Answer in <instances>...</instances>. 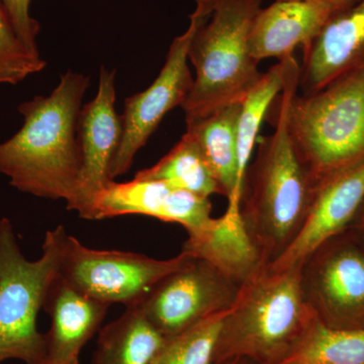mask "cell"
Instances as JSON below:
<instances>
[{
  "label": "cell",
  "instance_id": "7a4b0ae2",
  "mask_svg": "<svg viewBox=\"0 0 364 364\" xmlns=\"http://www.w3.org/2000/svg\"><path fill=\"white\" fill-rule=\"evenodd\" d=\"M90 85L88 76L68 71L51 95L20 105L23 126L0 143V173L13 188L37 198L71 200L81 166L78 119Z\"/></svg>",
  "mask_w": 364,
  "mask_h": 364
},
{
  "label": "cell",
  "instance_id": "5bb4252c",
  "mask_svg": "<svg viewBox=\"0 0 364 364\" xmlns=\"http://www.w3.org/2000/svg\"><path fill=\"white\" fill-rule=\"evenodd\" d=\"M303 54L299 82L301 95L321 90L364 66V0L335 14Z\"/></svg>",
  "mask_w": 364,
  "mask_h": 364
},
{
  "label": "cell",
  "instance_id": "cb8c5ba5",
  "mask_svg": "<svg viewBox=\"0 0 364 364\" xmlns=\"http://www.w3.org/2000/svg\"><path fill=\"white\" fill-rule=\"evenodd\" d=\"M46 65L41 54L23 44L0 2V85H18Z\"/></svg>",
  "mask_w": 364,
  "mask_h": 364
},
{
  "label": "cell",
  "instance_id": "44dd1931",
  "mask_svg": "<svg viewBox=\"0 0 364 364\" xmlns=\"http://www.w3.org/2000/svg\"><path fill=\"white\" fill-rule=\"evenodd\" d=\"M280 364H364V329H333L316 318Z\"/></svg>",
  "mask_w": 364,
  "mask_h": 364
},
{
  "label": "cell",
  "instance_id": "83f0119b",
  "mask_svg": "<svg viewBox=\"0 0 364 364\" xmlns=\"http://www.w3.org/2000/svg\"><path fill=\"white\" fill-rule=\"evenodd\" d=\"M213 364H258L253 363V361L248 360V359L245 358H227L223 359V360L215 361Z\"/></svg>",
  "mask_w": 364,
  "mask_h": 364
},
{
  "label": "cell",
  "instance_id": "9a60e30c",
  "mask_svg": "<svg viewBox=\"0 0 364 364\" xmlns=\"http://www.w3.org/2000/svg\"><path fill=\"white\" fill-rule=\"evenodd\" d=\"M109 308L57 274L43 306L51 318L46 364H79L81 351L100 331Z\"/></svg>",
  "mask_w": 364,
  "mask_h": 364
},
{
  "label": "cell",
  "instance_id": "2e32d148",
  "mask_svg": "<svg viewBox=\"0 0 364 364\" xmlns=\"http://www.w3.org/2000/svg\"><path fill=\"white\" fill-rule=\"evenodd\" d=\"M336 13V7L326 0H277L256 16L250 35L251 55L258 63L293 56L299 46L308 47Z\"/></svg>",
  "mask_w": 364,
  "mask_h": 364
},
{
  "label": "cell",
  "instance_id": "d4e9b609",
  "mask_svg": "<svg viewBox=\"0 0 364 364\" xmlns=\"http://www.w3.org/2000/svg\"><path fill=\"white\" fill-rule=\"evenodd\" d=\"M32 1L33 0H0L13 23L14 30L23 44L31 51L40 54L37 46L40 23L31 14L30 7Z\"/></svg>",
  "mask_w": 364,
  "mask_h": 364
},
{
  "label": "cell",
  "instance_id": "4316f807",
  "mask_svg": "<svg viewBox=\"0 0 364 364\" xmlns=\"http://www.w3.org/2000/svg\"><path fill=\"white\" fill-rule=\"evenodd\" d=\"M358 0H330V2L336 7L337 11H343V9H348L354 4H356Z\"/></svg>",
  "mask_w": 364,
  "mask_h": 364
},
{
  "label": "cell",
  "instance_id": "603a6c76",
  "mask_svg": "<svg viewBox=\"0 0 364 364\" xmlns=\"http://www.w3.org/2000/svg\"><path fill=\"white\" fill-rule=\"evenodd\" d=\"M226 312L210 316L165 340L152 364H213Z\"/></svg>",
  "mask_w": 364,
  "mask_h": 364
},
{
  "label": "cell",
  "instance_id": "e0dca14e",
  "mask_svg": "<svg viewBox=\"0 0 364 364\" xmlns=\"http://www.w3.org/2000/svg\"><path fill=\"white\" fill-rule=\"evenodd\" d=\"M182 251L205 261L240 286L267 264L249 236L239 205H228L221 217L212 218L202 229L188 235Z\"/></svg>",
  "mask_w": 364,
  "mask_h": 364
},
{
  "label": "cell",
  "instance_id": "ba28073f",
  "mask_svg": "<svg viewBox=\"0 0 364 364\" xmlns=\"http://www.w3.org/2000/svg\"><path fill=\"white\" fill-rule=\"evenodd\" d=\"M304 296L333 329H364V237L352 228L318 246L301 267Z\"/></svg>",
  "mask_w": 364,
  "mask_h": 364
},
{
  "label": "cell",
  "instance_id": "5b68a950",
  "mask_svg": "<svg viewBox=\"0 0 364 364\" xmlns=\"http://www.w3.org/2000/svg\"><path fill=\"white\" fill-rule=\"evenodd\" d=\"M287 126L316 182L364 161V66L321 90L294 95Z\"/></svg>",
  "mask_w": 364,
  "mask_h": 364
},
{
  "label": "cell",
  "instance_id": "277c9868",
  "mask_svg": "<svg viewBox=\"0 0 364 364\" xmlns=\"http://www.w3.org/2000/svg\"><path fill=\"white\" fill-rule=\"evenodd\" d=\"M261 9L262 0H213L189 46L196 77L182 105L186 123L241 102L259 81L263 73L251 55L250 35Z\"/></svg>",
  "mask_w": 364,
  "mask_h": 364
},
{
  "label": "cell",
  "instance_id": "52a82bcc",
  "mask_svg": "<svg viewBox=\"0 0 364 364\" xmlns=\"http://www.w3.org/2000/svg\"><path fill=\"white\" fill-rule=\"evenodd\" d=\"M53 230L58 246L59 277L109 306L136 305L160 279L193 257L186 251L170 259H155L144 254L97 250L86 247L63 226Z\"/></svg>",
  "mask_w": 364,
  "mask_h": 364
},
{
  "label": "cell",
  "instance_id": "f1b7e54d",
  "mask_svg": "<svg viewBox=\"0 0 364 364\" xmlns=\"http://www.w3.org/2000/svg\"><path fill=\"white\" fill-rule=\"evenodd\" d=\"M306 1H311V0H306ZM326 1H330V0H326Z\"/></svg>",
  "mask_w": 364,
  "mask_h": 364
},
{
  "label": "cell",
  "instance_id": "6da1fadb",
  "mask_svg": "<svg viewBox=\"0 0 364 364\" xmlns=\"http://www.w3.org/2000/svg\"><path fill=\"white\" fill-rule=\"evenodd\" d=\"M301 66L287 58L284 90L275 98L274 132L259 140L242 189L240 214L267 264L277 259L303 227L317 182L298 154L287 126L289 102L299 91Z\"/></svg>",
  "mask_w": 364,
  "mask_h": 364
},
{
  "label": "cell",
  "instance_id": "9c48e42d",
  "mask_svg": "<svg viewBox=\"0 0 364 364\" xmlns=\"http://www.w3.org/2000/svg\"><path fill=\"white\" fill-rule=\"evenodd\" d=\"M212 7L213 0H196L188 30L170 45L159 75L149 87L124 100L121 116L123 135L109 169L112 181L130 170L136 153L147 144L165 116L186 102L195 81L188 66L189 46L198 26L210 16Z\"/></svg>",
  "mask_w": 364,
  "mask_h": 364
},
{
  "label": "cell",
  "instance_id": "7402d4cb",
  "mask_svg": "<svg viewBox=\"0 0 364 364\" xmlns=\"http://www.w3.org/2000/svg\"><path fill=\"white\" fill-rule=\"evenodd\" d=\"M287 58L282 60L279 64L263 73L259 81L241 102L238 123V157L243 183L254 146L257 142L261 124L275 98L284 90Z\"/></svg>",
  "mask_w": 364,
  "mask_h": 364
},
{
  "label": "cell",
  "instance_id": "ac0fdd59",
  "mask_svg": "<svg viewBox=\"0 0 364 364\" xmlns=\"http://www.w3.org/2000/svg\"><path fill=\"white\" fill-rule=\"evenodd\" d=\"M241 102L225 105L186 123V133L198 142L229 205L240 207L243 181L238 157Z\"/></svg>",
  "mask_w": 364,
  "mask_h": 364
},
{
  "label": "cell",
  "instance_id": "7c38bea8",
  "mask_svg": "<svg viewBox=\"0 0 364 364\" xmlns=\"http://www.w3.org/2000/svg\"><path fill=\"white\" fill-rule=\"evenodd\" d=\"M364 200V161L317 182L310 210L291 245L267 267H299L326 241L350 226Z\"/></svg>",
  "mask_w": 364,
  "mask_h": 364
},
{
  "label": "cell",
  "instance_id": "d6986e66",
  "mask_svg": "<svg viewBox=\"0 0 364 364\" xmlns=\"http://www.w3.org/2000/svg\"><path fill=\"white\" fill-rule=\"evenodd\" d=\"M165 340L138 306H127L100 330L91 364H152Z\"/></svg>",
  "mask_w": 364,
  "mask_h": 364
},
{
  "label": "cell",
  "instance_id": "8992f818",
  "mask_svg": "<svg viewBox=\"0 0 364 364\" xmlns=\"http://www.w3.org/2000/svg\"><path fill=\"white\" fill-rule=\"evenodd\" d=\"M42 251L39 259L28 260L13 223L0 218V364L11 359L46 364L47 340L38 329V316L58 274L54 230L46 233Z\"/></svg>",
  "mask_w": 364,
  "mask_h": 364
},
{
  "label": "cell",
  "instance_id": "30bf717a",
  "mask_svg": "<svg viewBox=\"0 0 364 364\" xmlns=\"http://www.w3.org/2000/svg\"><path fill=\"white\" fill-rule=\"evenodd\" d=\"M240 284L208 262L191 257L160 279L136 306L165 338L176 336L233 305Z\"/></svg>",
  "mask_w": 364,
  "mask_h": 364
},
{
  "label": "cell",
  "instance_id": "3957f363",
  "mask_svg": "<svg viewBox=\"0 0 364 364\" xmlns=\"http://www.w3.org/2000/svg\"><path fill=\"white\" fill-rule=\"evenodd\" d=\"M301 267L277 272L262 265L241 284L223 320L214 363L239 358L280 364L296 349L316 318L304 296Z\"/></svg>",
  "mask_w": 364,
  "mask_h": 364
},
{
  "label": "cell",
  "instance_id": "ffe728a7",
  "mask_svg": "<svg viewBox=\"0 0 364 364\" xmlns=\"http://www.w3.org/2000/svg\"><path fill=\"white\" fill-rule=\"evenodd\" d=\"M135 178L156 179L173 188L207 198L222 196L221 188L202 149L186 132L164 157L152 167L136 172Z\"/></svg>",
  "mask_w": 364,
  "mask_h": 364
},
{
  "label": "cell",
  "instance_id": "484cf974",
  "mask_svg": "<svg viewBox=\"0 0 364 364\" xmlns=\"http://www.w3.org/2000/svg\"><path fill=\"white\" fill-rule=\"evenodd\" d=\"M349 227L355 230L358 233L364 237V200L360 208H359L358 214H356L355 218H354L353 222L351 223Z\"/></svg>",
  "mask_w": 364,
  "mask_h": 364
},
{
  "label": "cell",
  "instance_id": "8fae6325",
  "mask_svg": "<svg viewBox=\"0 0 364 364\" xmlns=\"http://www.w3.org/2000/svg\"><path fill=\"white\" fill-rule=\"evenodd\" d=\"M116 72L102 66L95 97L83 105L78 119L81 166L75 193L67 203L81 219L95 220L98 196L112 181V160L123 135L122 117L116 111Z\"/></svg>",
  "mask_w": 364,
  "mask_h": 364
},
{
  "label": "cell",
  "instance_id": "4fadbf2b",
  "mask_svg": "<svg viewBox=\"0 0 364 364\" xmlns=\"http://www.w3.org/2000/svg\"><path fill=\"white\" fill-rule=\"evenodd\" d=\"M210 198L196 195L156 179L112 181L98 196L95 220L141 215L159 221L176 223L188 235L196 233L212 219Z\"/></svg>",
  "mask_w": 364,
  "mask_h": 364
}]
</instances>
